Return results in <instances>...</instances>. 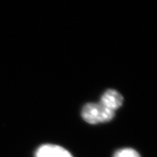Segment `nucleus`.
<instances>
[{"label":"nucleus","mask_w":157,"mask_h":157,"mask_svg":"<svg viewBox=\"0 0 157 157\" xmlns=\"http://www.w3.org/2000/svg\"><path fill=\"white\" fill-rule=\"evenodd\" d=\"M113 157H140V156L134 149L123 148L116 152Z\"/></svg>","instance_id":"obj_4"},{"label":"nucleus","mask_w":157,"mask_h":157,"mask_svg":"<svg viewBox=\"0 0 157 157\" xmlns=\"http://www.w3.org/2000/svg\"><path fill=\"white\" fill-rule=\"evenodd\" d=\"M36 157H73L72 155L61 146L56 145H43L36 152Z\"/></svg>","instance_id":"obj_2"},{"label":"nucleus","mask_w":157,"mask_h":157,"mask_svg":"<svg viewBox=\"0 0 157 157\" xmlns=\"http://www.w3.org/2000/svg\"><path fill=\"white\" fill-rule=\"evenodd\" d=\"M123 96L115 90H108L101 96V101L103 105L113 111L119 109L123 103Z\"/></svg>","instance_id":"obj_3"},{"label":"nucleus","mask_w":157,"mask_h":157,"mask_svg":"<svg viewBox=\"0 0 157 157\" xmlns=\"http://www.w3.org/2000/svg\"><path fill=\"white\" fill-rule=\"evenodd\" d=\"M115 111L103 105L101 102L86 104L82 111L84 120L91 124L108 122L112 120Z\"/></svg>","instance_id":"obj_1"}]
</instances>
